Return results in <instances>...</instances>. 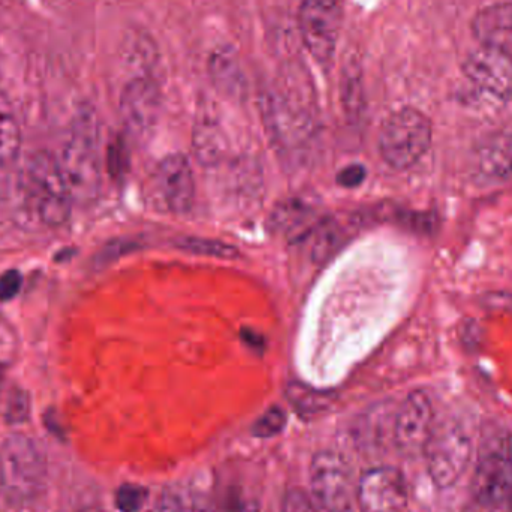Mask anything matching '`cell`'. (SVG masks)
I'll use <instances>...</instances> for the list:
<instances>
[{
    "mask_svg": "<svg viewBox=\"0 0 512 512\" xmlns=\"http://www.w3.org/2000/svg\"><path fill=\"white\" fill-rule=\"evenodd\" d=\"M99 120L92 108H83L72 123L59 158L72 200L90 204L101 192L102 165Z\"/></svg>",
    "mask_w": 512,
    "mask_h": 512,
    "instance_id": "obj_1",
    "label": "cell"
},
{
    "mask_svg": "<svg viewBox=\"0 0 512 512\" xmlns=\"http://www.w3.org/2000/svg\"><path fill=\"white\" fill-rule=\"evenodd\" d=\"M47 459L29 436H8L0 445V487L9 504L24 507L44 492Z\"/></svg>",
    "mask_w": 512,
    "mask_h": 512,
    "instance_id": "obj_2",
    "label": "cell"
},
{
    "mask_svg": "<svg viewBox=\"0 0 512 512\" xmlns=\"http://www.w3.org/2000/svg\"><path fill=\"white\" fill-rule=\"evenodd\" d=\"M262 119L273 146L285 156H300L316 138V117L304 99L268 89L261 96Z\"/></svg>",
    "mask_w": 512,
    "mask_h": 512,
    "instance_id": "obj_3",
    "label": "cell"
},
{
    "mask_svg": "<svg viewBox=\"0 0 512 512\" xmlns=\"http://www.w3.org/2000/svg\"><path fill=\"white\" fill-rule=\"evenodd\" d=\"M432 123L426 114L405 107L391 114L379 132V153L394 170H409L430 149Z\"/></svg>",
    "mask_w": 512,
    "mask_h": 512,
    "instance_id": "obj_4",
    "label": "cell"
},
{
    "mask_svg": "<svg viewBox=\"0 0 512 512\" xmlns=\"http://www.w3.org/2000/svg\"><path fill=\"white\" fill-rule=\"evenodd\" d=\"M26 177L30 198L42 224L51 228L65 225L71 216L74 200L59 158L45 150L36 152L29 159Z\"/></svg>",
    "mask_w": 512,
    "mask_h": 512,
    "instance_id": "obj_5",
    "label": "cell"
},
{
    "mask_svg": "<svg viewBox=\"0 0 512 512\" xmlns=\"http://www.w3.org/2000/svg\"><path fill=\"white\" fill-rule=\"evenodd\" d=\"M310 490L325 512H351L357 480L346 457L339 451L322 450L313 456L309 471Z\"/></svg>",
    "mask_w": 512,
    "mask_h": 512,
    "instance_id": "obj_6",
    "label": "cell"
},
{
    "mask_svg": "<svg viewBox=\"0 0 512 512\" xmlns=\"http://www.w3.org/2000/svg\"><path fill=\"white\" fill-rule=\"evenodd\" d=\"M435 430L432 399L426 391H412L397 406L394 414V448L405 457L423 456Z\"/></svg>",
    "mask_w": 512,
    "mask_h": 512,
    "instance_id": "obj_7",
    "label": "cell"
},
{
    "mask_svg": "<svg viewBox=\"0 0 512 512\" xmlns=\"http://www.w3.org/2000/svg\"><path fill=\"white\" fill-rule=\"evenodd\" d=\"M472 450L471 438L462 427L435 430L424 453L433 484L445 490L459 483L471 463Z\"/></svg>",
    "mask_w": 512,
    "mask_h": 512,
    "instance_id": "obj_8",
    "label": "cell"
},
{
    "mask_svg": "<svg viewBox=\"0 0 512 512\" xmlns=\"http://www.w3.org/2000/svg\"><path fill=\"white\" fill-rule=\"evenodd\" d=\"M471 480V501L512 505V453L510 442L493 439L486 445Z\"/></svg>",
    "mask_w": 512,
    "mask_h": 512,
    "instance_id": "obj_9",
    "label": "cell"
},
{
    "mask_svg": "<svg viewBox=\"0 0 512 512\" xmlns=\"http://www.w3.org/2000/svg\"><path fill=\"white\" fill-rule=\"evenodd\" d=\"M304 47L322 68L333 63L340 33L337 0H303L298 14Z\"/></svg>",
    "mask_w": 512,
    "mask_h": 512,
    "instance_id": "obj_10",
    "label": "cell"
},
{
    "mask_svg": "<svg viewBox=\"0 0 512 512\" xmlns=\"http://www.w3.org/2000/svg\"><path fill=\"white\" fill-rule=\"evenodd\" d=\"M155 206L162 212L186 215L195 203V177L191 162L170 155L159 162L152 179Z\"/></svg>",
    "mask_w": 512,
    "mask_h": 512,
    "instance_id": "obj_11",
    "label": "cell"
},
{
    "mask_svg": "<svg viewBox=\"0 0 512 512\" xmlns=\"http://www.w3.org/2000/svg\"><path fill=\"white\" fill-rule=\"evenodd\" d=\"M408 502L405 475L393 466L367 469L357 480L355 505L361 512H402Z\"/></svg>",
    "mask_w": 512,
    "mask_h": 512,
    "instance_id": "obj_12",
    "label": "cell"
},
{
    "mask_svg": "<svg viewBox=\"0 0 512 512\" xmlns=\"http://www.w3.org/2000/svg\"><path fill=\"white\" fill-rule=\"evenodd\" d=\"M463 72L484 92L499 99L512 98V54L481 45L466 57Z\"/></svg>",
    "mask_w": 512,
    "mask_h": 512,
    "instance_id": "obj_13",
    "label": "cell"
},
{
    "mask_svg": "<svg viewBox=\"0 0 512 512\" xmlns=\"http://www.w3.org/2000/svg\"><path fill=\"white\" fill-rule=\"evenodd\" d=\"M161 113V90L155 81L137 77L129 81L120 98V116L126 131L146 137L155 128Z\"/></svg>",
    "mask_w": 512,
    "mask_h": 512,
    "instance_id": "obj_14",
    "label": "cell"
},
{
    "mask_svg": "<svg viewBox=\"0 0 512 512\" xmlns=\"http://www.w3.org/2000/svg\"><path fill=\"white\" fill-rule=\"evenodd\" d=\"M321 221L316 207L301 198H291L280 203L271 213L270 230L289 242H304Z\"/></svg>",
    "mask_w": 512,
    "mask_h": 512,
    "instance_id": "obj_15",
    "label": "cell"
},
{
    "mask_svg": "<svg viewBox=\"0 0 512 512\" xmlns=\"http://www.w3.org/2000/svg\"><path fill=\"white\" fill-rule=\"evenodd\" d=\"M480 173L493 183L512 182V134L496 132L481 141L477 150Z\"/></svg>",
    "mask_w": 512,
    "mask_h": 512,
    "instance_id": "obj_16",
    "label": "cell"
},
{
    "mask_svg": "<svg viewBox=\"0 0 512 512\" xmlns=\"http://www.w3.org/2000/svg\"><path fill=\"white\" fill-rule=\"evenodd\" d=\"M472 30L481 45L512 54V3H496L481 9L472 21Z\"/></svg>",
    "mask_w": 512,
    "mask_h": 512,
    "instance_id": "obj_17",
    "label": "cell"
},
{
    "mask_svg": "<svg viewBox=\"0 0 512 512\" xmlns=\"http://www.w3.org/2000/svg\"><path fill=\"white\" fill-rule=\"evenodd\" d=\"M210 77L219 92L228 98L242 99L248 92V81L239 57L231 48H221L213 53L209 62Z\"/></svg>",
    "mask_w": 512,
    "mask_h": 512,
    "instance_id": "obj_18",
    "label": "cell"
},
{
    "mask_svg": "<svg viewBox=\"0 0 512 512\" xmlns=\"http://www.w3.org/2000/svg\"><path fill=\"white\" fill-rule=\"evenodd\" d=\"M396 408L390 405H376L363 417L355 427L354 436L364 448H382L387 442L393 444V426Z\"/></svg>",
    "mask_w": 512,
    "mask_h": 512,
    "instance_id": "obj_19",
    "label": "cell"
},
{
    "mask_svg": "<svg viewBox=\"0 0 512 512\" xmlns=\"http://www.w3.org/2000/svg\"><path fill=\"white\" fill-rule=\"evenodd\" d=\"M194 152L204 167H215L224 158L225 138L221 128L212 120H203L195 128Z\"/></svg>",
    "mask_w": 512,
    "mask_h": 512,
    "instance_id": "obj_20",
    "label": "cell"
},
{
    "mask_svg": "<svg viewBox=\"0 0 512 512\" xmlns=\"http://www.w3.org/2000/svg\"><path fill=\"white\" fill-rule=\"evenodd\" d=\"M23 143L20 123L5 96L0 95V165H9L18 158Z\"/></svg>",
    "mask_w": 512,
    "mask_h": 512,
    "instance_id": "obj_21",
    "label": "cell"
},
{
    "mask_svg": "<svg viewBox=\"0 0 512 512\" xmlns=\"http://www.w3.org/2000/svg\"><path fill=\"white\" fill-rule=\"evenodd\" d=\"M342 234L336 222L322 219L321 224L304 240L309 245V254L313 261H327L342 245Z\"/></svg>",
    "mask_w": 512,
    "mask_h": 512,
    "instance_id": "obj_22",
    "label": "cell"
},
{
    "mask_svg": "<svg viewBox=\"0 0 512 512\" xmlns=\"http://www.w3.org/2000/svg\"><path fill=\"white\" fill-rule=\"evenodd\" d=\"M363 84L361 74L355 65L345 69L342 78V104L346 116L351 122H358L363 114L364 105Z\"/></svg>",
    "mask_w": 512,
    "mask_h": 512,
    "instance_id": "obj_23",
    "label": "cell"
},
{
    "mask_svg": "<svg viewBox=\"0 0 512 512\" xmlns=\"http://www.w3.org/2000/svg\"><path fill=\"white\" fill-rule=\"evenodd\" d=\"M177 248L189 254L210 256V258L234 259L239 258V251L228 243L218 240L198 239V237H185L177 240Z\"/></svg>",
    "mask_w": 512,
    "mask_h": 512,
    "instance_id": "obj_24",
    "label": "cell"
},
{
    "mask_svg": "<svg viewBox=\"0 0 512 512\" xmlns=\"http://www.w3.org/2000/svg\"><path fill=\"white\" fill-rule=\"evenodd\" d=\"M149 498V492L137 484H125L119 487L114 496L116 508L120 512H140Z\"/></svg>",
    "mask_w": 512,
    "mask_h": 512,
    "instance_id": "obj_25",
    "label": "cell"
},
{
    "mask_svg": "<svg viewBox=\"0 0 512 512\" xmlns=\"http://www.w3.org/2000/svg\"><path fill=\"white\" fill-rule=\"evenodd\" d=\"M286 426V414L283 409L274 408L268 409L267 412L261 415V417L256 420L254 426V435L256 438L268 439L274 438V436L279 435V433L283 432Z\"/></svg>",
    "mask_w": 512,
    "mask_h": 512,
    "instance_id": "obj_26",
    "label": "cell"
},
{
    "mask_svg": "<svg viewBox=\"0 0 512 512\" xmlns=\"http://www.w3.org/2000/svg\"><path fill=\"white\" fill-rule=\"evenodd\" d=\"M280 512H318L312 499L300 489H291L282 499Z\"/></svg>",
    "mask_w": 512,
    "mask_h": 512,
    "instance_id": "obj_27",
    "label": "cell"
},
{
    "mask_svg": "<svg viewBox=\"0 0 512 512\" xmlns=\"http://www.w3.org/2000/svg\"><path fill=\"white\" fill-rule=\"evenodd\" d=\"M27 415H29V399H27L26 394L18 391L9 399L6 418L12 424L23 423L27 420Z\"/></svg>",
    "mask_w": 512,
    "mask_h": 512,
    "instance_id": "obj_28",
    "label": "cell"
},
{
    "mask_svg": "<svg viewBox=\"0 0 512 512\" xmlns=\"http://www.w3.org/2000/svg\"><path fill=\"white\" fill-rule=\"evenodd\" d=\"M23 276L18 270H8L0 276V300H12L20 292Z\"/></svg>",
    "mask_w": 512,
    "mask_h": 512,
    "instance_id": "obj_29",
    "label": "cell"
},
{
    "mask_svg": "<svg viewBox=\"0 0 512 512\" xmlns=\"http://www.w3.org/2000/svg\"><path fill=\"white\" fill-rule=\"evenodd\" d=\"M364 179H366V168L360 164H352L340 171L337 183L342 188H357L364 182Z\"/></svg>",
    "mask_w": 512,
    "mask_h": 512,
    "instance_id": "obj_30",
    "label": "cell"
},
{
    "mask_svg": "<svg viewBox=\"0 0 512 512\" xmlns=\"http://www.w3.org/2000/svg\"><path fill=\"white\" fill-rule=\"evenodd\" d=\"M156 512H188L185 510L182 499L177 493L165 492L162 498L159 499Z\"/></svg>",
    "mask_w": 512,
    "mask_h": 512,
    "instance_id": "obj_31",
    "label": "cell"
},
{
    "mask_svg": "<svg viewBox=\"0 0 512 512\" xmlns=\"http://www.w3.org/2000/svg\"><path fill=\"white\" fill-rule=\"evenodd\" d=\"M463 512H512V505H490L469 499Z\"/></svg>",
    "mask_w": 512,
    "mask_h": 512,
    "instance_id": "obj_32",
    "label": "cell"
},
{
    "mask_svg": "<svg viewBox=\"0 0 512 512\" xmlns=\"http://www.w3.org/2000/svg\"><path fill=\"white\" fill-rule=\"evenodd\" d=\"M240 512H262L259 510L258 505L254 504V502H249V504H246L245 507L240 510Z\"/></svg>",
    "mask_w": 512,
    "mask_h": 512,
    "instance_id": "obj_33",
    "label": "cell"
},
{
    "mask_svg": "<svg viewBox=\"0 0 512 512\" xmlns=\"http://www.w3.org/2000/svg\"><path fill=\"white\" fill-rule=\"evenodd\" d=\"M77 512H102V510L99 507H95V505H90V507L81 508Z\"/></svg>",
    "mask_w": 512,
    "mask_h": 512,
    "instance_id": "obj_34",
    "label": "cell"
},
{
    "mask_svg": "<svg viewBox=\"0 0 512 512\" xmlns=\"http://www.w3.org/2000/svg\"><path fill=\"white\" fill-rule=\"evenodd\" d=\"M189 512H210V511L207 510V507H204V505L194 504V507H192V510Z\"/></svg>",
    "mask_w": 512,
    "mask_h": 512,
    "instance_id": "obj_35",
    "label": "cell"
}]
</instances>
